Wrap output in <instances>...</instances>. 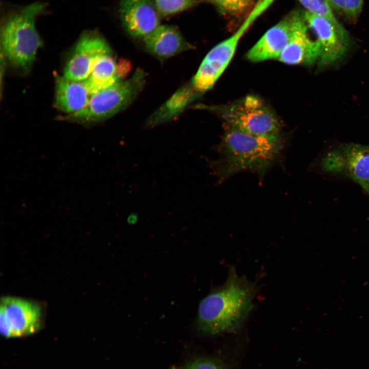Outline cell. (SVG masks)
<instances>
[{
	"instance_id": "7c38bea8",
	"label": "cell",
	"mask_w": 369,
	"mask_h": 369,
	"mask_svg": "<svg viewBox=\"0 0 369 369\" xmlns=\"http://www.w3.org/2000/svg\"><path fill=\"white\" fill-rule=\"evenodd\" d=\"M119 12L123 26L133 37H145L159 26L154 0H122Z\"/></svg>"
},
{
	"instance_id": "7a4b0ae2",
	"label": "cell",
	"mask_w": 369,
	"mask_h": 369,
	"mask_svg": "<svg viewBox=\"0 0 369 369\" xmlns=\"http://www.w3.org/2000/svg\"><path fill=\"white\" fill-rule=\"evenodd\" d=\"M256 292L255 284L238 275L232 268L225 282L200 302L196 320L198 329L211 335L236 329L251 311Z\"/></svg>"
},
{
	"instance_id": "8992f818",
	"label": "cell",
	"mask_w": 369,
	"mask_h": 369,
	"mask_svg": "<svg viewBox=\"0 0 369 369\" xmlns=\"http://www.w3.org/2000/svg\"><path fill=\"white\" fill-rule=\"evenodd\" d=\"M316 166L323 174L352 180L369 196V145H336L322 153Z\"/></svg>"
},
{
	"instance_id": "277c9868",
	"label": "cell",
	"mask_w": 369,
	"mask_h": 369,
	"mask_svg": "<svg viewBox=\"0 0 369 369\" xmlns=\"http://www.w3.org/2000/svg\"><path fill=\"white\" fill-rule=\"evenodd\" d=\"M225 127L260 136L280 135V122L274 112L260 98L248 95L236 102L212 107Z\"/></svg>"
},
{
	"instance_id": "5b68a950",
	"label": "cell",
	"mask_w": 369,
	"mask_h": 369,
	"mask_svg": "<svg viewBox=\"0 0 369 369\" xmlns=\"http://www.w3.org/2000/svg\"><path fill=\"white\" fill-rule=\"evenodd\" d=\"M145 74L137 70L130 78L120 80L110 87L91 96L87 105L71 114L69 119L83 122L106 119L128 106L144 87Z\"/></svg>"
},
{
	"instance_id": "e0dca14e",
	"label": "cell",
	"mask_w": 369,
	"mask_h": 369,
	"mask_svg": "<svg viewBox=\"0 0 369 369\" xmlns=\"http://www.w3.org/2000/svg\"><path fill=\"white\" fill-rule=\"evenodd\" d=\"M125 74L117 65L112 54L103 55L95 61L89 77L85 81L92 95L120 80Z\"/></svg>"
},
{
	"instance_id": "6da1fadb",
	"label": "cell",
	"mask_w": 369,
	"mask_h": 369,
	"mask_svg": "<svg viewBox=\"0 0 369 369\" xmlns=\"http://www.w3.org/2000/svg\"><path fill=\"white\" fill-rule=\"evenodd\" d=\"M225 127L219 157L210 164L219 182L245 171L262 177L280 160L284 148L281 135H256Z\"/></svg>"
},
{
	"instance_id": "44dd1931",
	"label": "cell",
	"mask_w": 369,
	"mask_h": 369,
	"mask_svg": "<svg viewBox=\"0 0 369 369\" xmlns=\"http://www.w3.org/2000/svg\"><path fill=\"white\" fill-rule=\"evenodd\" d=\"M306 11L321 16L335 22L339 23L326 0H298Z\"/></svg>"
},
{
	"instance_id": "ac0fdd59",
	"label": "cell",
	"mask_w": 369,
	"mask_h": 369,
	"mask_svg": "<svg viewBox=\"0 0 369 369\" xmlns=\"http://www.w3.org/2000/svg\"><path fill=\"white\" fill-rule=\"evenodd\" d=\"M332 10L351 22H356L363 8V0H326Z\"/></svg>"
},
{
	"instance_id": "d6986e66",
	"label": "cell",
	"mask_w": 369,
	"mask_h": 369,
	"mask_svg": "<svg viewBox=\"0 0 369 369\" xmlns=\"http://www.w3.org/2000/svg\"><path fill=\"white\" fill-rule=\"evenodd\" d=\"M161 16L171 15L192 8L202 0H154Z\"/></svg>"
},
{
	"instance_id": "2e32d148",
	"label": "cell",
	"mask_w": 369,
	"mask_h": 369,
	"mask_svg": "<svg viewBox=\"0 0 369 369\" xmlns=\"http://www.w3.org/2000/svg\"><path fill=\"white\" fill-rule=\"evenodd\" d=\"M201 93L194 87L192 83L182 86L150 117L147 122L148 127H153L172 120Z\"/></svg>"
},
{
	"instance_id": "30bf717a",
	"label": "cell",
	"mask_w": 369,
	"mask_h": 369,
	"mask_svg": "<svg viewBox=\"0 0 369 369\" xmlns=\"http://www.w3.org/2000/svg\"><path fill=\"white\" fill-rule=\"evenodd\" d=\"M112 54L107 42L98 34L85 33L79 38L64 69V76L73 81L86 80L96 60Z\"/></svg>"
},
{
	"instance_id": "5bb4252c",
	"label": "cell",
	"mask_w": 369,
	"mask_h": 369,
	"mask_svg": "<svg viewBox=\"0 0 369 369\" xmlns=\"http://www.w3.org/2000/svg\"><path fill=\"white\" fill-rule=\"evenodd\" d=\"M148 51L157 57L167 58L192 49L176 27L159 25L151 33L144 37Z\"/></svg>"
},
{
	"instance_id": "52a82bcc",
	"label": "cell",
	"mask_w": 369,
	"mask_h": 369,
	"mask_svg": "<svg viewBox=\"0 0 369 369\" xmlns=\"http://www.w3.org/2000/svg\"><path fill=\"white\" fill-rule=\"evenodd\" d=\"M266 8L264 3H259L234 34L209 51L192 81L197 91L203 93L213 86L231 61L242 36Z\"/></svg>"
},
{
	"instance_id": "ffe728a7",
	"label": "cell",
	"mask_w": 369,
	"mask_h": 369,
	"mask_svg": "<svg viewBox=\"0 0 369 369\" xmlns=\"http://www.w3.org/2000/svg\"><path fill=\"white\" fill-rule=\"evenodd\" d=\"M221 12L240 15L249 11L254 6L253 0H209Z\"/></svg>"
},
{
	"instance_id": "ba28073f",
	"label": "cell",
	"mask_w": 369,
	"mask_h": 369,
	"mask_svg": "<svg viewBox=\"0 0 369 369\" xmlns=\"http://www.w3.org/2000/svg\"><path fill=\"white\" fill-rule=\"evenodd\" d=\"M303 16L319 46V68L333 65L344 57L350 48L351 38L340 22H333L307 11Z\"/></svg>"
},
{
	"instance_id": "4fadbf2b",
	"label": "cell",
	"mask_w": 369,
	"mask_h": 369,
	"mask_svg": "<svg viewBox=\"0 0 369 369\" xmlns=\"http://www.w3.org/2000/svg\"><path fill=\"white\" fill-rule=\"evenodd\" d=\"M303 12L298 18L288 44L278 58L288 65H311L318 63L320 51L318 43L308 33Z\"/></svg>"
},
{
	"instance_id": "7402d4cb",
	"label": "cell",
	"mask_w": 369,
	"mask_h": 369,
	"mask_svg": "<svg viewBox=\"0 0 369 369\" xmlns=\"http://www.w3.org/2000/svg\"><path fill=\"white\" fill-rule=\"evenodd\" d=\"M183 369H224L221 363L214 359L199 358L186 365Z\"/></svg>"
},
{
	"instance_id": "9a60e30c",
	"label": "cell",
	"mask_w": 369,
	"mask_h": 369,
	"mask_svg": "<svg viewBox=\"0 0 369 369\" xmlns=\"http://www.w3.org/2000/svg\"><path fill=\"white\" fill-rule=\"evenodd\" d=\"M55 90L56 107L70 114L85 108L91 96L85 81H73L64 76L57 78Z\"/></svg>"
},
{
	"instance_id": "8fae6325",
	"label": "cell",
	"mask_w": 369,
	"mask_h": 369,
	"mask_svg": "<svg viewBox=\"0 0 369 369\" xmlns=\"http://www.w3.org/2000/svg\"><path fill=\"white\" fill-rule=\"evenodd\" d=\"M301 14L298 11L292 12L269 29L247 52V59L259 62L278 58L291 38Z\"/></svg>"
},
{
	"instance_id": "9c48e42d",
	"label": "cell",
	"mask_w": 369,
	"mask_h": 369,
	"mask_svg": "<svg viewBox=\"0 0 369 369\" xmlns=\"http://www.w3.org/2000/svg\"><path fill=\"white\" fill-rule=\"evenodd\" d=\"M41 324L40 308L35 303L21 298L5 297L1 300L0 330L6 337L31 334Z\"/></svg>"
},
{
	"instance_id": "3957f363",
	"label": "cell",
	"mask_w": 369,
	"mask_h": 369,
	"mask_svg": "<svg viewBox=\"0 0 369 369\" xmlns=\"http://www.w3.org/2000/svg\"><path fill=\"white\" fill-rule=\"evenodd\" d=\"M45 5L34 3L9 14L1 27V45L9 63L27 72L35 60L42 40L35 28L36 17Z\"/></svg>"
}]
</instances>
